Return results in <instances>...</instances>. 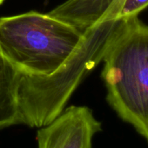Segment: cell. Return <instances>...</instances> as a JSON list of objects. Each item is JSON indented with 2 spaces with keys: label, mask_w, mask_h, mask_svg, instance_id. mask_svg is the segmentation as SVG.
I'll return each instance as SVG.
<instances>
[{
  "label": "cell",
  "mask_w": 148,
  "mask_h": 148,
  "mask_svg": "<svg viewBox=\"0 0 148 148\" xmlns=\"http://www.w3.org/2000/svg\"><path fill=\"white\" fill-rule=\"evenodd\" d=\"M124 19L105 18L85 31L81 45L56 71L47 76L18 71L20 122L40 128L55 119L82 80L101 61Z\"/></svg>",
  "instance_id": "obj_1"
},
{
  "label": "cell",
  "mask_w": 148,
  "mask_h": 148,
  "mask_svg": "<svg viewBox=\"0 0 148 148\" xmlns=\"http://www.w3.org/2000/svg\"><path fill=\"white\" fill-rule=\"evenodd\" d=\"M103 61L108 104L148 142V25L125 20Z\"/></svg>",
  "instance_id": "obj_2"
},
{
  "label": "cell",
  "mask_w": 148,
  "mask_h": 148,
  "mask_svg": "<svg viewBox=\"0 0 148 148\" xmlns=\"http://www.w3.org/2000/svg\"><path fill=\"white\" fill-rule=\"evenodd\" d=\"M85 32L50 13L0 18V52L19 71L47 76L81 45Z\"/></svg>",
  "instance_id": "obj_3"
},
{
  "label": "cell",
  "mask_w": 148,
  "mask_h": 148,
  "mask_svg": "<svg viewBox=\"0 0 148 148\" xmlns=\"http://www.w3.org/2000/svg\"><path fill=\"white\" fill-rule=\"evenodd\" d=\"M102 130L92 109L71 106L51 123L38 128V148H93V139Z\"/></svg>",
  "instance_id": "obj_4"
},
{
  "label": "cell",
  "mask_w": 148,
  "mask_h": 148,
  "mask_svg": "<svg viewBox=\"0 0 148 148\" xmlns=\"http://www.w3.org/2000/svg\"><path fill=\"white\" fill-rule=\"evenodd\" d=\"M117 0H67L50 14L86 31L112 10Z\"/></svg>",
  "instance_id": "obj_5"
},
{
  "label": "cell",
  "mask_w": 148,
  "mask_h": 148,
  "mask_svg": "<svg viewBox=\"0 0 148 148\" xmlns=\"http://www.w3.org/2000/svg\"><path fill=\"white\" fill-rule=\"evenodd\" d=\"M18 79V71L0 52V131L21 124Z\"/></svg>",
  "instance_id": "obj_6"
},
{
  "label": "cell",
  "mask_w": 148,
  "mask_h": 148,
  "mask_svg": "<svg viewBox=\"0 0 148 148\" xmlns=\"http://www.w3.org/2000/svg\"><path fill=\"white\" fill-rule=\"evenodd\" d=\"M147 7L148 0H124L115 15V18L126 20L138 17L139 12Z\"/></svg>",
  "instance_id": "obj_7"
},
{
  "label": "cell",
  "mask_w": 148,
  "mask_h": 148,
  "mask_svg": "<svg viewBox=\"0 0 148 148\" xmlns=\"http://www.w3.org/2000/svg\"><path fill=\"white\" fill-rule=\"evenodd\" d=\"M124 1V0H117L116 1V3L114 4V5H113V7L112 8V10L110 11V12L106 16V18H115V15H116V13H117V12H118V10L119 9V7H120V5H121V4H122V2Z\"/></svg>",
  "instance_id": "obj_8"
},
{
  "label": "cell",
  "mask_w": 148,
  "mask_h": 148,
  "mask_svg": "<svg viewBox=\"0 0 148 148\" xmlns=\"http://www.w3.org/2000/svg\"><path fill=\"white\" fill-rule=\"evenodd\" d=\"M3 2H4V0H0V5H1V4H2Z\"/></svg>",
  "instance_id": "obj_9"
}]
</instances>
